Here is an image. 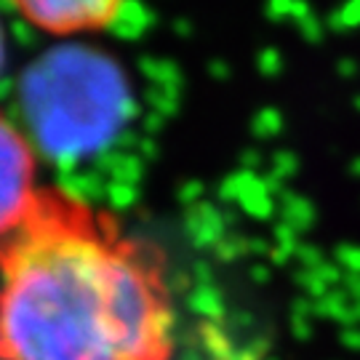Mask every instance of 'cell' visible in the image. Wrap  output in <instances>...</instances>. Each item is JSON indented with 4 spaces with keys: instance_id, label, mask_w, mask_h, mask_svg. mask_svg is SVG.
<instances>
[{
    "instance_id": "2",
    "label": "cell",
    "mask_w": 360,
    "mask_h": 360,
    "mask_svg": "<svg viewBox=\"0 0 360 360\" xmlns=\"http://www.w3.org/2000/svg\"><path fill=\"white\" fill-rule=\"evenodd\" d=\"M136 112L123 62L89 40H59L16 77V123L46 163L75 166L99 158Z\"/></svg>"
},
{
    "instance_id": "5",
    "label": "cell",
    "mask_w": 360,
    "mask_h": 360,
    "mask_svg": "<svg viewBox=\"0 0 360 360\" xmlns=\"http://www.w3.org/2000/svg\"><path fill=\"white\" fill-rule=\"evenodd\" d=\"M6 65H8V40H6V27L0 22V77L6 72Z\"/></svg>"
},
{
    "instance_id": "1",
    "label": "cell",
    "mask_w": 360,
    "mask_h": 360,
    "mask_svg": "<svg viewBox=\"0 0 360 360\" xmlns=\"http://www.w3.org/2000/svg\"><path fill=\"white\" fill-rule=\"evenodd\" d=\"M160 262L83 200L46 190L0 248V360H171Z\"/></svg>"
},
{
    "instance_id": "3",
    "label": "cell",
    "mask_w": 360,
    "mask_h": 360,
    "mask_svg": "<svg viewBox=\"0 0 360 360\" xmlns=\"http://www.w3.org/2000/svg\"><path fill=\"white\" fill-rule=\"evenodd\" d=\"M40 163L16 117L0 112V248L35 217L46 198Z\"/></svg>"
},
{
    "instance_id": "4",
    "label": "cell",
    "mask_w": 360,
    "mask_h": 360,
    "mask_svg": "<svg viewBox=\"0 0 360 360\" xmlns=\"http://www.w3.org/2000/svg\"><path fill=\"white\" fill-rule=\"evenodd\" d=\"M19 13L27 25L56 40H86L115 25L120 6L99 0H59V3H22Z\"/></svg>"
}]
</instances>
